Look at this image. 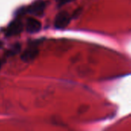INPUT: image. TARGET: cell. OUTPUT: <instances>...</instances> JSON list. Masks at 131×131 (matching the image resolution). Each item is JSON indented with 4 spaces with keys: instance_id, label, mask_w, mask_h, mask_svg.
<instances>
[{
    "instance_id": "cell-1",
    "label": "cell",
    "mask_w": 131,
    "mask_h": 131,
    "mask_svg": "<svg viewBox=\"0 0 131 131\" xmlns=\"http://www.w3.org/2000/svg\"><path fill=\"white\" fill-rule=\"evenodd\" d=\"M70 22V16L67 12L59 13L55 19L54 26L58 29H63L67 27Z\"/></svg>"
},
{
    "instance_id": "cell-2",
    "label": "cell",
    "mask_w": 131,
    "mask_h": 131,
    "mask_svg": "<svg viewBox=\"0 0 131 131\" xmlns=\"http://www.w3.org/2000/svg\"><path fill=\"white\" fill-rule=\"evenodd\" d=\"M39 49L36 46H29L21 55V59L25 62H32L39 55Z\"/></svg>"
},
{
    "instance_id": "cell-3",
    "label": "cell",
    "mask_w": 131,
    "mask_h": 131,
    "mask_svg": "<svg viewBox=\"0 0 131 131\" xmlns=\"http://www.w3.org/2000/svg\"><path fill=\"white\" fill-rule=\"evenodd\" d=\"M23 30V24L19 20L13 21L6 29V36H13L20 34Z\"/></svg>"
},
{
    "instance_id": "cell-4",
    "label": "cell",
    "mask_w": 131,
    "mask_h": 131,
    "mask_svg": "<svg viewBox=\"0 0 131 131\" xmlns=\"http://www.w3.org/2000/svg\"><path fill=\"white\" fill-rule=\"evenodd\" d=\"M42 28L41 23L36 18H29L26 23V31L29 33H36L40 31Z\"/></svg>"
},
{
    "instance_id": "cell-5",
    "label": "cell",
    "mask_w": 131,
    "mask_h": 131,
    "mask_svg": "<svg viewBox=\"0 0 131 131\" xmlns=\"http://www.w3.org/2000/svg\"><path fill=\"white\" fill-rule=\"evenodd\" d=\"M29 13L35 15L40 16L43 14L45 10V3L42 1H37L34 3L29 8Z\"/></svg>"
},
{
    "instance_id": "cell-6",
    "label": "cell",
    "mask_w": 131,
    "mask_h": 131,
    "mask_svg": "<svg viewBox=\"0 0 131 131\" xmlns=\"http://www.w3.org/2000/svg\"><path fill=\"white\" fill-rule=\"evenodd\" d=\"M1 67H2V62H0V69H1Z\"/></svg>"
}]
</instances>
